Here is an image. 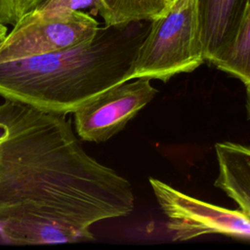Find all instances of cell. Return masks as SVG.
<instances>
[{
  "mask_svg": "<svg viewBox=\"0 0 250 250\" xmlns=\"http://www.w3.org/2000/svg\"><path fill=\"white\" fill-rule=\"evenodd\" d=\"M214 65L250 86V5L232 45Z\"/></svg>",
  "mask_w": 250,
  "mask_h": 250,
  "instance_id": "8fae6325",
  "label": "cell"
},
{
  "mask_svg": "<svg viewBox=\"0 0 250 250\" xmlns=\"http://www.w3.org/2000/svg\"><path fill=\"white\" fill-rule=\"evenodd\" d=\"M133 208L131 184L84 150L66 115L0 104V229L43 218L90 229Z\"/></svg>",
  "mask_w": 250,
  "mask_h": 250,
  "instance_id": "6da1fadb",
  "label": "cell"
},
{
  "mask_svg": "<svg viewBox=\"0 0 250 250\" xmlns=\"http://www.w3.org/2000/svg\"><path fill=\"white\" fill-rule=\"evenodd\" d=\"M4 241L16 245H42L89 241L94 239L90 229L73 222L43 218L22 221L0 229Z\"/></svg>",
  "mask_w": 250,
  "mask_h": 250,
  "instance_id": "ba28073f",
  "label": "cell"
},
{
  "mask_svg": "<svg viewBox=\"0 0 250 250\" xmlns=\"http://www.w3.org/2000/svg\"><path fill=\"white\" fill-rule=\"evenodd\" d=\"M149 184L173 240L184 241L205 234L250 240V217L240 210L196 199L154 178H149Z\"/></svg>",
  "mask_w": 250,
  "mask_h": 250,
  "instance_id": "5b68a950",
  "label": "cell"
},
{
  "mask_svg": "<svg viewBox=\"0 0 250 250\" xmlns=\"http://www.w3.org/2000/svg\"><path fill=\"white\" fill-rule=\"evenodd\" d=\"M168 0H100L97 13L104 24L151 21L168 8Z\"/></svg>",
  "mask_w": 250,
  "mask_h": 250,
  "instance_id": "30bf717a",
  "label": "cell"
},
{
  "mask_svg": "<svg viewBox=\"0 0 250 250\" xmlns=\"http://www.w3.org/2000/svg\"><path fill=\"white\" fill-rule=\"evenodd\" d=\"M8 31H7V27L6 24H4L1 21H0V44L2 43V41L4 40V38L6 37Z\"/></svg>",
  "mask_w": 250,
  "mask_h": 250,
  "instance_id": "9a60e30c",
  "label": "cell"
},
{
  "mask_svg": "<svg viewBox=\"0 0 250 250\" xmlns=\"http://www.w3.org/2000/svg\"><path fill=\"white\" fill-rule=\"evenodd\" d=\"M173 1H175V0H168V3H169V4H170V3H172V2H173Z\"/></svg>",
  "mask_w": 250,
  "mask_h": 250,
  "instance_id": "2e32d148",
  "label": "cell"
},
{
  "mask_svg": "<svg viewBox=\"0 0 250 250\" xmlns=\"http://www.w3.org/2000/svg\"><path fill=\"white\" fill-rule=\"evenodd\" d=\"M250 0H196L198 36L205 62L215 64L232 45Z\"/></svg>",
  "mask_w": 250,
  "mask_h": 250,
  "instance_id": "52a82bcc",
  "label": "cell"
},
{
  "mask_svg": "<svg viewBox=\"0 0 250 250\" xmlns=\"http://www.w3.org/2000/svg\"><path fill=\"white\" fill-rule=\"evenodd\" d=\"M219 174L214 183L250 217V146L223 142L215 145Z\"/></svg>",
  "mask_w": 250,
  "mask_h": 250,
  "instance_id": "9c48e42d",
  "label": "cell"
},
{
  "mask_svg": "<svg viewBox=\"0 0 250 250\" xmlns=\"http://www.w3.org/2000/svg\"><path fill=\"white\" fill-rule=\"evenodd\" d=\"M205 62L198 36L196 0H175L150 21L134 63L131 80L167 81Z\"/></svg>",
  "mask_w": 250,
  "mask_h": 250,
  "instance_id": "3957f363",
  "label": "cell"
},
{
  "mask_svg": "<svg viewBox=\"0 0 250 250\" xmlns=\"http://www.w3.org/2000/svg\"><path fill=\"white\" fill-rule=\"evenodd\" d=\"M46 0H0V21L14 25L23 15L36 9Z\"/></svg>",
  "mask_w": 250,
  "mask_h": 250,
  "instance_id": "7c38bea8",
  "label": "cell"
},
{
  "mask_svg": "<svg viewBox=\"0 0 250 250\" xmlns=\"http://www.w3.org/2000/svg\"><path fill=\"white\" fill-rule=\"evenodd\" d=\"M157 92L150 79L145 77L111 86L73 112L76 135L86 142L109 140L151 102Z\"/></svg>",
  "mask_w": 250,
  "mask_h": 250,
  "instance_id": "8992f818",
  "label": "cell"
},
{
  "mask_svg": "<svg viewBox=\"0 0 250 250\" xmlns=\"http://www.w3.org/2000/svg\"><path fill=\"white\" fill-rule=\"evenodd\" d=\"M99 22L81 11L34 9L23 15L0 44V62L50 54L91 40Z\"/></svg>",
  "mask_w": 250,
  "mask_h": 250,
  "instance_id": "277c9868",
  "label": "cell"
},
{
  "mask_svg": "<svg viewBox=\"0 0 250 250\" xmlns=\"http://www.w3.org/2000/svg\"><path fill=\"white\" fill-rule=\"evenodd\" d=\"M150 21L104 24L72 48L0 62V97L45 112L73 113L104 90L131 80Z\"/></svg>",
  "mask_w": 250,
  "mask_h": 250,
  "instance_id": "7a4b0ae2",
  "label": "cell"
},
{
  "mask_svg": "<svg viewBox=\"0 0 250 250\" xmlns=\"http://www.w3.org/2000/svg\"><path fill=\"white\" fill-rule=\"evenodd\" d=\"M246 111L248 118L250 119V86H246Z\"/></svg>",
  "mask_w": 250,
  "mask_h": 250,
  "instance_id": "5bb4252c",
  "label": "cell"
},
{
  "mask_svg": "<svg viewBox=\"0 0 250 250\" xmlns=\"http://www.w3.org/2000/svg\"><path fill=\"white\" fill-rule=\"evenodd\" d=\"M100 7V0H46L36 9L60 12V11H81L91 8L97 13Z\"/></svg>",
  "mask_w": 250,
  "mask_h": 250,
  "instance_id": "4fadbf2b",
  "label": "cell"
}]
</instances>
